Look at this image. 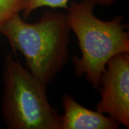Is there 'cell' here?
I'll use <instances>...</instances> for the list:
<instances>
[{
  "mask_svg": "<svg viewBox=\"0 0 129 129\" xmlns=\"http://www.w3.org/2000/svg\"><path fill=\"white\" fill-rule=\"evenodd\" d=\"M64 113L60 115V129H118L120 125L98 111L85 108L65 94L62 98Z\"/></svg>",
  "mask_w": 129,
  "mask_h": 129,
  "instance_id": "5b68a950",
  "label": "cell"
},
{
  "mask_svg": "<svg viewBox=\"0 0 129 129\" xmlns=\"http://www.w3.org/2000/svg\"><path fill=\"white\" fill-rule=\"evenodd\" d=\"M70 32L61 11H47L34 23L17 14L0 27L13 50L24 56L28 70L47 86L67 64Z\"/></svg>",
  "mask_w": 129,
  "mask_h": 129,
  "instance_id": "6da1fadb",
  "label": "cell"
},
{
  "mask_svg": "<svg viewBox=\"0 0 129 129\" xmlns=\"http://www.w3.org/2000/svg\"><path fill=\"white\" fill-rule=\"evenodd\" d=\"M70 0H27L25 7L22 11L23 17L27 19L33 11L43 7L52 9H67ZM97 5L101 7H109L115 4L116 0H95Z\"/></svg>",
  "mask_w": 129,
  "mask_h": 129,
  "instance_id": "8992f818",
  "label": "cell"
},
{
  "mask_svg": "<svg viewBox=\"0 0 129 129\" xmlns=\"http://www.w3.org/2000/svg\"><path fill=\"white\" fill-rule=\"evenodd\" d=\"M95 0L72 2L65 12L70 31L76 35L81 56L72 57L75 75L83 77L92 88H99L107 62L114 56L129 52V32L122 16L110 21L94 14Z\"/></svg>",
  "mask_w": 129,
  "mask_h": 129,
  "instance_id": "7a4b0ae2",
  "label": "cell"
},
{
  "mask_svg": "<svg viewBox=\"0 0 129 129\" xmlns=\"http://www.w3.org/2000/svg\"><path fill=\"white\" fill-rule=\"evenodd\" d=\"M27 2V0H0V27L14 15L20 14Z\"/></svg>",
  "mask_w": 129,
  "mask_h": 129,
  "instance_id": "52a82bcc",
  "label": "cell"
},
{
  "mask_svg": "<svg viewBox=\"0 0 129 129\" xmlns=\"http://www.w3.org/2000/svg\"><path fill=\"white\" fill-rule=\"evenodd\" d=\"M101 100L96 111L129 128V52L114 56L101 77Z\"/></svg>",
  "mask_w": 129,
  "mask_h": 129,
  "instance_id": "277c9868",
  "label": "cell"
},
{
  "mask_svg": "<svg viewBox=\"0 0 129 129\" xmlns=\"http://www.w3.org/2000/svg\"><path fill=\"white\" fill-rule=\"evenodd\" d=\"M2 113L9 129H60V115L51 106L47 85L24 68L18 59L5 56Z\"/></svg>",
  "mask_w": 129,
  "mask_h": 129,
  "instance_id": "3957f363",
  "label": "cell"
}]
</instances>
